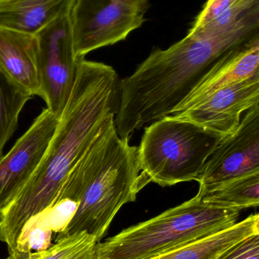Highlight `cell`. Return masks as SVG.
Returning a JSON list of instances; mask_svg holds the SVG:
<instances>
[{"label": "cell", "mask_w": 259, "mask_h": 259, "mask_svg": "<svg viewBox=\"0 0 259 259\" xmlns=\"http://www.w3.org/2000/svg\"><path fill=\"white\" fill-rule=\"evenodd\" d=\"M199 196L213 205L236 208L240 211L245 208L258 207L259 172L233 180L209 193Z\"/></svg>", "instance_id": "obj_16"}, {"label": "cell", "mask_w": 259, "mask_h": 259, "mask_svg": "<svg viewBox=\"0 0 259 259\" xmlns=\"http://www.w3.org/2000/svg\"><path fill=\"white\" fill-rule=\"evenodd\" d=\"M217 259H259V234L239 242Z\"/></svg>", "instance_id": "obj_20"}, {"label": "cell", "mask_w": 259, "mask_h": 259, "mask_svg": "<svg viewBox=\"0 0 259 259\" xmlns=\"http://www.w3.org/2000/svg\"><path fill=\"white\" fill-rule=\"evenodd\" d=\"M0 71L26 95L43 98L36 35L0 27Z\"/></svg>", "instance_id": "obj_11"}, {"label": "cell", "mask_w": 259, "mask_h": 259, "mask_svg": "<svg viewBox=\"0 0 259 259\" xmlns=\"http://www.w3.org/2000/svg\"><path fill=\"white\" fill-rule=\"evenodd\" d=\"M120 82L114 68L78 60L71 95L58 121L47 151L16 199L0 214V240L15 252L26 222L50 206L65 178L100 134L116 116Z\"/></svg>", "instance_id": "obj_1"}, {"label": "cell", "mask_w": 259, "mask_h": 259, "mask_svg": "<svg viewBox=\"0 0 259 259\" xmlns=\"http://www.w3.org/2000/svg\"><path fill=\"white\" fill-rule=\"evenodd\" d=\"M259 76V34L234 50L210 71L174 113L188 110L219 90Z\"/></svg>", "instance_id": "obj_12"}, {"label": "cell", "mask_w": 259, "mask_h": 259, "mask_svg": "<svg viewBox=\"0 0 259 259\" xmlns=\"http://www.w3.org/2000/svg\"><path fill=\"white\" fill-rule=\"evenodd\" d=\"M149 0H75L70 25L77 59L127 37L144 21Z\"/></svg>", "instance_id": "obj_6"}, {"label": "cell", "mask_w": 259, "mask_h": 259, "mask_svg": "<svg viewBox=\"0 0 259 259\" xmlns=\"http://www.w3.org/2000/svg\"><path fill=\"white\" fill-rule=\"evenodd\" d=\"M36 36L42 99L59 119L72 91L79 59L75 53L69 15L53 21Z\"/></svg>", "instance_id": "obj_7"}, {"label": "cell", "mask_w": 259, "mask_h": 259, "mask_svg": "<svg viewBox=\"0 0 259 259\" xmlns=\"http://www.w3.org/2000/svg\"><path fill=\"white\" fill-rule=\"evenodd\" d=\"M55 244L41 252H13L6 259H94L97 238L80 232L55 240Z\"/></svg>", "instance_id": "obj_17"}, {"label": "cell", "mask_w": 259, "mask_h": 259, "mask_svg": "<svg viewBox=\"0 0 259 259\" xmlns=\"http://www.w3.org/2000/svg\"><path fill=\"white\" fill-rule=\"evenodd\" d=\"M225 135L168 115L144 128L138 147L141 171L161 187L196 181Z\"/></svg>", "instance_id": "obj_4"}, {"label": "cell", "mask_w": 259, "mask_h": 259, "mask_svg": "<svg viewBox=\"0 0 259 259\" xmlns=\"http://www.w3.org/2000/svg\"><path fill=\"white\" fill-rule=\"evenodd\" d=\"M149 183L140 167L138 147L117 134L85 189L74 217L55 240L85 231L100 242L120 208L135 202L138 193Z\"/></svg>", "instance_id": "obj_5"}, {"label": "cell", "mask_w": 259, "mask_h": 259, "mask_svg": "<svg viewBox=\"0 0 259 259\" xmlns=\"http://www.w3.org/2000/svg\"><path fill=\"white\" fill-rule=\"evenodd\" d=\"M31 98L14 86L0 71V158L6 143L16 131L21 111Z\"/></svg>", "instance_id": "obj_18"}, {"label": "cell", "mask_w": 259, "mask_h": 259, "mask_svg": "<svg viewBox=\"0 0 259 259\" xmlns=\"http://www.w3.org/2000/svg\"><path fill=\"white\" fill-rule=\"evenodd\" d=\"M240 211L213 205L196 195L98 242L94 259L153 258L231 228Z\"/></svg>", "instance_id": "obj_3"}, {"label": "cell", "mask_w": 259, "mask_h": 259, "mask_svg": "<svg viewBox=\"0 0 259 259\" xmlns=\"http://www.w3.org/2000/svg\"><path fill=\"white\" fill-rule=\"evenodd\" d=\"M259 234L258 214H252L228 229L151 259H217L249 236Z\"/></svg>", "instance_id": "obj_15"}, {"label": "cell", "mask_w": 259, "mask_h": 259, "mask_svg": "<svg viewBox=\"0 0 259 259\" xmlns=\"http://www.w3.org/2000/svg\"><path fill=\"white\" fill-rule=\"evenodd\" d=\"M259 28V0H208L188 34L215 38Z\"/></svg>", "instance_id": "obj_13"}, {"label": "cell", "mask_w": 259, "mask_h": 259, "mask_svg": "<svg viewBox=\"0 0 259 259\" xmlns=\"http://www.w3.org/2000/svg\"><path fill=\"white\" fill-rule=\"evenodd\" d=\"M255 172H259V104L246 112L238 127L225 136L210 155L197 180V195Z\"/></svg>", "instance_id": "obj_8"}, {"label": "cell", "mask_w": 259, "mask_h": 259, "mask_svg": "<svg viewBox=\"0 0 259 259\" xmlns=\"http://www.w3.org/2000/svg\"><path fill=\"white\" fill-rule=\"evenodd\" d=\"M258 104L259 76L219 90L194 107L172 115L227 136L238 127L243 112Z\"/></svg>", "instance_id": "obj_10"}, {"label": "cell", "mask_w": 259, "mask_h": 259, "mask_svg": "<svg viewBox=\"0 0 259 259\" xmlns=\"http://www.w3.org/2000/svg\"><path fill=\"white\" fill-rule=\"evenodd\" d=\"M247 29L215 38L187 34L167 50L155 49L133 74L120 82L115 124L120 138L172 115L228 54L259 34Z\"/></svg>", "instance_id": "obj_2"}, {"label": "cell", "mask_w": 259, "mask_h": 259, "mask_svg": "<svg viewBox=\"0 0 259 259\" xmlns=\"http://www.w3.org/2000/svg\"><path fill=\"white\" fill-rule=\"evenodd\" d=\"M53 231L50 228L47 211L30 218L23 227L17 240L16 248L14 252H41L51 246ZM13 253V252H12Z\"/></svg>", "instance_id": "obj_19"}, {"label": "cell", "mask_w": 259, "mask_h": 259, "mask_svg": "<svg viewBox=\"0 0 259 259\" xmlns=\"http://www.w3.org/2000/svg\"><path fill=\"white\" fill-rule=\"evenodd\" d=\"M59 119L47 108L0 158V214L16 199L42 160Z\"/></svg>", "instance_id": "obj_9"}, {"label": "cell", "mask_w": 259, "mask_h": 259, "mask_svg": "<svg viewBox=\"0 0 259 259\" xmlns=\"http://www.w3.org/2000/svg\"><path fill=\"white\" fill-rule=\"evenodd\" d=\"M75 0H0V27L36 35L71 13Z\"/></svg>", "instance_id": "obj_14"}]
</instances>
